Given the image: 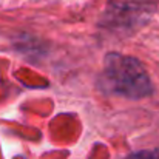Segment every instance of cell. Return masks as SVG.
Wrapping results in <instances>:
<instances>
[{"mask_svg":"<svg viewBox=\"0 0 159 159\" xmlns=\"http://www.w3.org/2000/svg\"><path fill=\"white\" fill-rule=\"evenodd\" d=\"M99 87L104 93L139 101L153 94L152 79L144 65L131 56L108 53L99 74Z\"/></svg>","mask_w":159,"mask_h":159,"instance_id":"1","label":"cell"},{"mask_svg":"<svg viewBox=\"0 0 159 159\" xmlns=\"http://www.w3.org/2000/svg\"><path fill=\"white\" fill-rule=\"evenodd\" d=\"M125 159H159L158 150H141L128 155Z\"/></svg>","mask_w":159,"mask_h":159,"instance_id":"2","label":"cell"}]
</instances>
